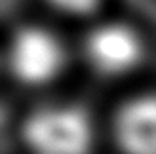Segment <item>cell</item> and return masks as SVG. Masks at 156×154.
Instances as JSON below:
<instances>
[{"label": "cell", "instance_id": "6da1fadb", "mask_svg": "<svg viewBox=\"0 0 156 154\" xmlns=\"http://www.w3.org/2000/svg\"><path fill=\"white\" fill-rule=\"evenodd\" d=\"M23 139L34 154H90L93 124L80 107L48 105L25 120Z\"/></svg>", "mask_w": 156, "mask_h": 154}, {"label": "cell", "instance_id": "7a4b0ae2", "mask_svg": "<svg viewBox=\"0 0 156 154\" xmlns=\"http://www.w3.org/2000/svg\"><path fill=\"white\" fill-rule=\"evenodd\" d=\"M8 63L15 78L25 84H46L53 80L65 65L61 40L42 27H23L12 38Z\"/></svg>", "mask_w": 156, "mask_h": 154}, {"label": "cell", "instance_id": "3957f363", "mask_svg": "<svg viewBox=\"0 0 156 154\" xmlns=\"http://www.w3.org/2000/svg\"><path fill=\"white\" fill-rule=\"evenodd\" d=\"M86 55L90 65L101 74H122L137 65L141 57V42L129 27L107 23L90 33L86 40Z\"/></svg>", "mask_w": 156, "mask_h": 154}, {"label": "cell", "instance_id": "277c9868", "mask_svg": "<svg viewBox=\"0 0 156 154\" xmlns=\"http://www.w3.org/2000/svg\"><path fill=\"white\" fill-rule=\"evenodd\" d=\"M116 139L128 154H154L156 105L151 95L131 99L116 116Z\"/></svg>", "mask_w": 156, "mask_h": 154}, {"label": "cell", "instance_id": "5b68a950", "mask_svg": "<svg viewBox=\"0 0 156 154\" xmlns=\"http://www.w3.org/2000/svg\"><path fill=\"white\" fill-rule=\"evenodd\" d=\"M48 2L69 13H88L97 8L99 0H48Z\"/></svg>", "mask_w": 156, "mask_h": 154}]
</instances>
